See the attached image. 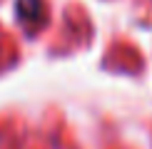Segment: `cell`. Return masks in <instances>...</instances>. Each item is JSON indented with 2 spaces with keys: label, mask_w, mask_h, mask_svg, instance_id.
<instances>
[{
  "label": "cell",
  "mask_w": 152,
  "mask_h": 149,
  "mask_svg": "<svg viewBox=\"0 0 152 149\" xmlns=\"http://www.w3.org/2000/svg\"><path fill=\"white\" fill-rule=\"evenodd\" d=\"M45 15V5L42 0H18V20L25 25H40Z\"/></svg>",
  "instance_id": "6da1fadb"
}]
</instances>
